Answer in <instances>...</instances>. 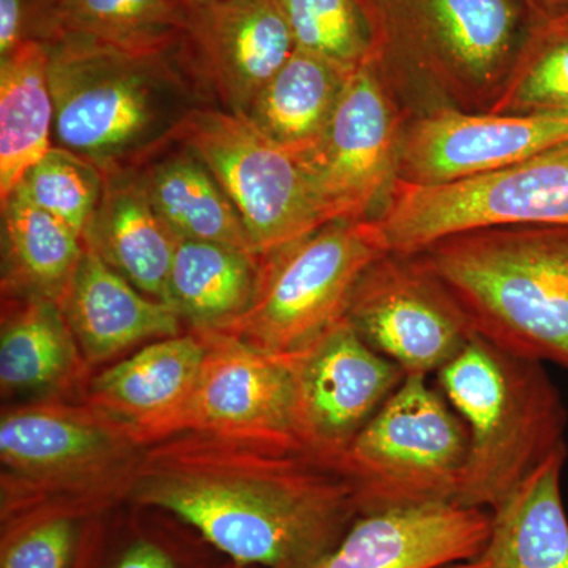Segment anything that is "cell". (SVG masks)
Returning <instances> with one entry per match:
<instances>
[{
	"mask_svg": "<svg viewBox=\"0 0 568 568\" xmlns=\"http://www.w3.org/2000/svg\"><path fill=\"white\" fill-rule=\"evenodd\" d=\"M436 375L469 432L458 506L496 510L545 459L567 447L566 405L541 362L474 332Z\"/></svg>",
	"mask_w": 568,
	"mask_h": 568,
	"instance_id": "obj_5",
	"label": "cell"
},
{
	"mask_svg": "<svg viewBox=\"0 0 568 568\" xmlns=\"http://www.w3.org/2000/svg\"><path fill=\"white\" fill-rule=\"evenodd\" d=\"M534 13H549L568 9V0H526Z\"/></svg>",
	"mask_w": 568,
	"mask_h": 568,
	"instance_id": "obj_35",
	"label": "cell"
},
{
	"mask_svg": "<svg viewBox=\"0 0 568 568\" xmlns=\"http://www.w3.org/2000/svg\"><path fill=\"white\" fill-rule=\"evenodd\" d=\"M346 320L406 375L437 373L469 342V317L417 256L387 253L355 286Z\"/></svg>",
	"mask_w": 568,
	"mask_h": 568,
	"instance_id": "obj_12",
	"label": "cell"
},
{
	"mask_svg": "<svg viewBox=\"0 0 568 568\" xmlns=\"http://www.w3.org/2000/svg\"><path fill=\"white\" fill-rule=\"evenodd\" d=\"M153 207L179 239L254 252L245 224L203 160L185 145L140 168Z\"/></svg>",
	"mask_w": 568,
	"mask_h": 568,
	"instance_id": "obj_25",
	"label": "cell"
},
{
	"mask_svg": "<svg viewBox=\"0 0 568 568\" xmlns=\"http://www.w3.org/2000/svg\"><path fill=\"white\" fill-rule=\"evenodd\" d=\"M106 175L77 153L52 145L50 152L29 168L13 192L81 237L103 196Z\"/></svg>",
	"mask_w": 568,
	"mask_h": 568,
	"instance_id": "obj_32",
	"label": "cell"
},
{
	"mask_svg": "<svg viewBox=\"0 0 568 568\" xmlns=\"http://www.w3.org/2000/svg\"><path fill=\"white\" fill-rule=\"evenodd\" d=\"M48 44L54 145L104 175L136 170L178 144L183 123L204 104L175 51H129L81 39Z\"/></svg>",
	"mask_w": 568,
	"mask_h": 568,
	"instance_id": "obj_2",
	"label": "cell"
},
{
	"mask_svg": "<svg viewBox=\"0 0 568 568\" xmlns=\"http://www.w3.org/2000/svg\"><path fill=\"white\" fill-rule=\"evenodd\" d=\"M414 256L450 291L476 334L568 369V227L476 231Z\"/></svg>",
	"mask_w": 568,
	"mask_h": 568,
	"instance_id": "obj_4",
	"label": "cell"
},
{
	"mask_svg": "<svg viewBox=\"0 0 568 568\" xmlns=\"http://www.w3.org/2000/svg\"><path fill=\"white\" fill-rule=\"evenodd\" d=\"M192 331L205 343L203 366L164 437L201 432L302 446L295 435L294 384L286 355L265 353L215 328Z\"/></svg>",
	"mask_w": 568,
	"mask_h": 568,
	"instance_id": "obj_14",
	"label": "cell"
},
{
	"mask_svg": "<svg viewBox=\"0 0 568 568\" xmlns=\"http://www.w3.org/2000/svg\"><path fill=\"white\" fill-rule=\"evenodd\" d=\"M178 144L215 175L257 256L331 222L302 160L245 115L203 104L183 123Z\"/></svg>",
	"mask_w": 568,
	"mask_h": 568,
	"instance_id": "obj_10",
	"label": "cell"
},
{
	"mask_svg": "<svg viewBox=\"0 0 568 568\" xmlns=\"http://www.w3.org/2000/svg\"><path fill=\"white\" fill-rule=\"evenodd\" d=\"M491 511L458 504L361 515L313 568H446L487 544Z\"/></svg>",
	"mask_w": 568,
	"mask_h": 568,
	"instance_id": "obj_17",
	"label": "cell"
},
{
	"mask_svg": "<svg viewBox=\"0 0 568 568\" xmlns=\"http://www.w3.org/2000/svg\"><path fill=\"white\" fill-rule=\"evenodd\" d=\"M126 503L179 519L250 568H313L358 517L339 465L297 444L201 432L145 446Z\"/></svg>",
	"mask_w": 568,
	"mask_h": 568,
	"instance_id": "obj_1",
	"label": "cell"
},
{
	"mask_svg": "<svg viewBox=\"0 0 568 568\" xmlns=\"http://www.w3.org/2000/svg\"><path fill=\"white\" fill-rule=\"evenodd\" d=\"M205 355L196 331L149 343L93 376L84 402L121 422L144 446L166 436L189 402Z\"/></svg>",
	"mask_w": 568,
	"mask_h": 568,
	"instance_id": "obj_18",
	"label": "cell"
},
{
	"mask_svg": "<svg viewBox=\"0 0 568 568\" xmlns=\"http://www.w3.org/2000/svg\"><path fill=\"white\" fill-rule=\"evenodd\" d=\"M283 355L293 375L298 443L335 465L406 377L346 317L304 349Z\"/></svg>",
	"mask_w": 568,
	"mask_h": 568,
	"instance_id": "obj_13",
	"label": "cell"
},
{
	"mask_svg": "<svg viewBox=\"0 0 568 568\" xmlns=\"http://www.w3.org/2000/svg\"><path fill=\"white\" fill-rule=\"evenodd\" d=\"M497 112L568 111V9L532 13Z\"/></svg>",
	"mask_w": 568,
	"mask_h": 568,
	"instance_id": "obj_30",
	"label": "cell"
},
{
	"mask_svg": "<svg viewBox=\"0 0 568 568\" xmlns=\"http://www.w3.org/2000/svg\"><path fill=\"white\" fill-rule=\"evenodd\" d=\"M110 514H39L0 521V568H97Z\"/></svg>",
	"mask_w": 568,
	"mask_h": 568,
	"instance_id": "obj_29",
	"label": "cell"
},
{
	"mask_svg": "<svg viewBox=\"0 0 568 568\" xmlns=\"http://www.w3.org/2000/svg\"><path fill=\"white\" fill-rule=\"evenodd\" d=\"M294 51L276 0H205L186 10L175 48L194 82L242 115Z\"/></svg>",
	"mask_w": 568,
	"mask_h": 568,
	"instance_id": "obj_16",
	"label": "cell"
},
{
	"mask_svg": "<svg viewBox=\"0 0 568 568\" xmlns=\"http://www.w3.org/2000/svg\"><path fill=\"white\" fill-rule=\"evenodd\" d=\"M144 444L89 405L48 398L0 418V521L39 514H110L129 500Z\"/></svg>",
	"mask_w": 568,
	"mask_h": 568,
	"instance_id": "obj_6",
	"label": "cell"
},
{
	"mask_svg": "<svg viewBox=\"0 0 568 568\" xmlns=\"http://www.w3.org/2000/svg\"><path fill=\"white\" fill-rule=\"evenodd\" d=\"M387 253L373 220H332L260 256L250 305L215 331L265 353H297L345 320L358 280Z\"/></svg>",
	"mask_w": 568,
	"mask_h": 568,
	"instance_id": "obj_7",
	"label": "cell"
},
{
	"mask_svg": "<svg viewBox=\"0 0 568 568\" xmlns=\"http://www.w3.org/2000/svg\"><path fill=\"white\" fill-rule=\"evenodd\" d=\"M220 568H250V567L237 566V564L227 562V560H224L223 566Z\"/></svg>",
	"mask_w": 568,
	"mask_h": 568,
	"instance_id": "obj_37",
	"label": "cell"
},
{
	"mask_svg": "<svg viewBox=\"0 0 568 568\" xmlns=\"http://www.w3.org/2000/svg\"><path fill=\"white\" fill-rule=\"evenodd\" d=\"M567 447L552 454L491 511L487 544L446 568H568V517L560 478Z\"/></svg>",
	"mask_w": 568,
	"mask_h": 568,
	"instance_id": "obj_21",
	"label": "cell"
},
{
	"mask_svg": "<svg viewBox=\"0 0 568 568\" xmlns=\"http://www.w3.org/2000/svg\"><path fill=\"white\" fill-rule=\"evenodd\" d=\"M82 241L141 293L166 304L179 237L153 207L140 168L106 175Z\"/></svg>",
	"mask_w": 568,
	"mask_h": 568,
	"instance_id": "obj_20",
	"label": "cell"
},
{
	"mask_svg": "<svg viewBox=\"0 0 568 568\" xmlns=\"http://www.w3.org/2000/svg\"><path fill=\"white\" fill-rule=\"evenodd\" d=\"M58 0H0V59L29 40L48 43Z\"/></svg>",
	"mask_w": 568,
	"mask_h": 568,
	"instance_id": "obj_34",
	"label": "cell"
},
{
	"mask_svg": "<svg viewBox=\"0 0 568 568\" xmlns=\"http://www.w3.org/2000/svg\"><path fill=\"white\" fill-rule=\"evenodd\" d=\"M349 77L316 55L295 50L244 115L268 140L302 155L323 136Z\"/></svg>",
	"mask_w": 568,
	"mask_h": 568,
	"instance_id": "obj_26",
	"label": "cell"
},
{
	"mask_svg": "<svg viewBox=\"0 0 568 568\" xmlns=\"http://www.w3.org/2000/svg\"><path fill=\"white\" fill-rule=\"evenodd\" d=\"M373 222L388 253L413 256L476 231L568 227V142L510 166L439 185L396 181Z\"/></svg>",
	"mask_w": 568,
	"mask_h": 568,
	"instance_id": "obj_9",
	"label": "cell"
},
{
	"mask_svg": "<svg viewBox=\"0 0 568 568\" xmlns=\"http://www.w3.org/2000/svg\"><path fill=\"white\" fill-rule=\"evenodd\" d=\"M568 142V111L446 108L406 121L398 181L439 185L510 166Z\"/></svg>",
	"mask_w": 568,
	"mask_h": 568,
	"instance_id": "obj_15",
	"label": "cell"
},
{
	"mask_svg": "<svg viewBox=\"0 0 568 568\" xmlns=\"http://www.w3.org/2000/svg\"><path fill=\"white\" fill-rule=\"evenodd\" d=\"M216 552L183 525L179 532L170 526L151 528L142 519L130 523L125 537H114L112 523L106 547L97 568H220L212 567L209 555Z\"/></svg>",
	"mask_w": 568,
	"mask_h": 568,
	"instance_id": "obj_33",
	"label": "cell"
},
{
	"mask_svg": "<svg viewBox=\"0 0 568 568\" xmlns=\"http://www.w3.org/2000/svg\"><path fill=\"white\" fill-rule=\"evenodd\" d=\"M171 2L178 3L182 9L189 10L193 9V7L200 6V3L205 2V0H171Z\"/></svg>",
	"mask_w": 568,
	"mask_h": 568,
	"instance_id": "obj_36",
	"label": "cell"
},
{
	"mask_svg": "<svg viewBox=\"0 0 568 568\" xmlns=\"http://www.w3.org/2000/svg\"><path fill=\"white\" fill-rule=\"evenodd\" d=\"M375 63L407 119L487 111L528 33L526 0H364ZM405 111V110H403Z\"/></svg>",
	"mask_w": 568,
	"mask_h": 568,
	"instance_id": "obj_3",
	"label": "cell"
},
{
	"mask_svg": "<svg viewBox=\"0 0 568 568\" xmlns=\"http://www.w3.org/2000/svg\"><path fill=\"white\" fill-rule=\"evenodd\" d=\"M88 366L61 305L36 297L3 298L0 331L3 396L65 390L84 379Z\"/></svg>",
	"mask_w": 568,
	"mask_h": 568,
	"instance_id": "obj_22",
	"label": "cell"
},
{
	"mask_svg": "<svg viewBox=\"0 0 568 568\" xmlns=\"http://www.w3.org/2000/svg\"><path fill=\"white\" fill-rule=\"evenodd\" d=\"M62 310L88 365L181 335L182 320L170 305L141 293L85 244Z\"/></svg>",
	"mask_w": 568,
	"mask_h": 568,
	"instance_id": "obj_19",
	"label": "cell"
},
{
	"mask_svg": "<svg viewBox=\"0 0 568 568\" xmlns=\"http://www.w3.org/2000/svg\"><path fill=\"white\" fill-rule=\"evenodd\" d=\"M295 50L354 73L375 54V33L364 0H276Z\"/></svg>",
	"mask_w": 568,
	"mask_h": 568,
	"instance_id": "obj_31",
	"label": "cell"
},
{
	"mask_svg": "<svg viewBox=\"0 0 568 568\" xmlns=\"http://www.w3.org/2000/svg\"><path fill=\"white\" fill-rule=\"evenodd\" d=\"M2 205V295L62 306L84 253V241L13 192Z\"/></svg>",
	"mask_w": 568,
	"mask_h": 568,
	"instance_id": "obj_24",
	"label": "cell"
},
{
	"mask_svg": "<svg viewBox=\"0 0 568 568\" xmlns=\"http://www.w3.org/2000/svg\"><path fill=\"white\" fill-rule=\"evenodd\" d=\"M260 256L215 244L179 239L166 304L192 328H220L245 312L253 297Z\"/></svg>",
	"mask_w": 568,
	"mask_h": 568,
	"instance_id": "obj_27",
	"label": "cell"
},
{
	"mask_svg": "<svg viewBox=\"0 0 568 568\" xmlns=\"http://www.w3.org/2000/svg\"><path fill=\"white\" fill-rule=\"evenodd\" d=\"M186 10L171 0H58L48 43L81 39L138 52L178 48Z\"/></svg>",
	"mask_w": 568,
	"mask_h": 568,
	"instance_id": "obj_28",
	"label": "cell"
},
{
	"mask_svg": "<svg viewBox=\"0 0 568 568\" xmlns=\"http://www.w3.org/2000/svg\"><path fill=\"white\" fill-rule=\"evenodd\" d=\"M469 432L425 375H406L343 455L358 517L395 508L457 504Z\"/></svg>",
	"mask_w": 568,
	"mask_h": 568,
	"instance_id": "obj_8",
	"label": "cell"
},
{
	"mask_svg": "<svg viewBox=\"0 0 568 568\" xmlns=\"http://www.w3.org/2000/svg\"><path fill=\"white\" fill-rule=\"evenodd\" d=\"M407 115L369 61L347 78L321 140L297 155L328 220H375L399 173Z\"/></svg>",
	"mask_w": 568,
	"mask_h": 568,
	"instance_id": "obj_11",
	"label": "cell"
},
{
	"mask_svg": "<svg viewBox=\"0 0 568 568\" xmlns=\"http://www.w3.org/2000/svg\"><path fill=\"white\" fill-rule=\"evenodd\" d=\"M50 44L29 40L0 59V203L54 145Z\"/></svg>",
	"mask_w": 568,
	"mask_h": 568,
	"instance_id": "obj_23",
	"label": "cell"
}]
</instances>
